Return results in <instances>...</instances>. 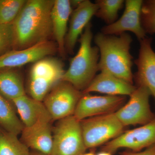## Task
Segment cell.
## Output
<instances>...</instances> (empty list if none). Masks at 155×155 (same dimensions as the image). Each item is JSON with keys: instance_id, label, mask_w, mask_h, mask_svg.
Returning a JSON list of instances; mask_svg holds the SVG:
<instances>
[{"instance_id": "cell-20", "label": "cell", "mask_w": 155, "mask_h": 155, "mask_svg": "<svg viewBox=\"0 0 155 155\" xmlns=\"http://www.w3.org/2000/svg\"><path fill=\"white\" fill-rule=\"evenodd\" d=\"M17 113L12 102L0 94V127L18 136L24 126Z\"/></svg>"}, {"instance_id": "cell-18", "label": "cell", "mask_w": 155, "mask_h": 155, "mask_svg": "<svg viewBox=\"0 0 155 155\" xmlns=\"http://www.w3.org/2000/svg\"><path fill=\"white\" fill-rule=\"evenodd\" d=\"M72 9L69 0H54L51 14L53 35L58 51L63 58L66 55L65 39Z\"/></svg>"}, {"instance_id": "cell-26", "label": "cell", "mask_w": 155, "mask_h": 155, "mask_svg": "<svg viewBox=\"0 0 155 155\" xmlns=\"http://www.w3.org/2000/svg\"><path fill=\"white\" fill-rule=\"evenodd\" d=\"M119 155H155V144L141 151L135 152L127 150L119 153Z\"/></svg>"}, {"instance_id": "cell-19", "label": "cell", "mask_w": 155, "mask_h": 155, "mask_svg": "<svg viewBox=\"0 0 155 155\" xmlns=\"http://www.w3.org/2000/svg\"><path fill=\"white\" fill-rule=\"evenodd\" d=\"M0 94L11 102L26 94L22 76L16 69L0 70Z\"/></svg>"}, {"instance_id": "cell-12", "label": "cell", "mask_w": 155, "mask_h": 155, "mask_svg": "<svg viewBox=\"0 0 155 155\" xmlns=\"http://www.w3.org/2000/svg\"><path fill=\"white\" fill-rule=\"evenodd\" d=\"M143 1L126 0L125 9L120 19L110 25L104 26L101 33L106 35L119 36L125 31H129L135 34L139 41L147 37L141 26L140 11Z\"/></svg>"}, {"instance_id": "cell-27", "label": "cell", "mask_w": 155, "mask_h": 155, "mask_svg": "<svg viewBox=\"0 0 155 155\" xmlns=\"http://www.w3.org/2000/svg\"><path fill=\"white\" fill-rule=\"evenodd\" d=\"M82 1L83 0H72V1H70V5H71L72 8H74V9L76 8L78 6L80 5Z\"/></svg>"}, {"instance_id": "cell-11", "label": "cell", "mask_w": 155, "mask_h": 155, "mask_svg": "<svg viewBox=\"0 0 155 155\" xmlns=\"http://www.w3.org/2000/svg\"><path fill=\"white\" fill-rule=\"evenodd\" d=\"M56 43L48 41L22 50H11L0 56V70L15 69L55 54Z\"/></svg>"}, {"instance_id": "cell-2", "label": "cell", "mask_w": 155, "mask_h": 155, "mask_svg": "<svg viewBox=\"0 0 155 155\" xmlns=\"http://www.w3.org/2000/svg\"><path fill=\"white\" fill-rule=\"evenodd\" d=\"M94 40L100 53L98 71L133 84V57L130 52L132 39L130 35L125 32L116 36L101 32L97 34Z\"/></svg>"}, {"instance_id": "cell-4", "label": "cell", "mask_w": 155, "mask_h": 155, "mask_svg": "<svg viewBox=\"0 0 155 155\" xmlns=\"http://www.w3.org/2000/svg\"><path fill=\"white\" fill-rule=\"evenodd\" d=\"M65 72L64 64L55 58H45L36 61L28 77L30 97L42 102L48 93L62 81Z\"/></svg>"}, {"instance_id": "cell-25", "label": "cell", "mask_w": 155, "mask_h": 155, "mask_svg": "<svg viewBox=\"0 0 155 155\" xmlns=\"http://www.w3.org/2000/svg\"><path fill=\"white\" fill-rule=\"evenodd\" d=\"M14 43L13 23L0 24V56L13 50Z\"/></svg>"}, {"instance_id": "cell-5", "label": "cell", "mask_w": 155, "mask_h": 155, "mask_svg": "<svg viewBox=\"0 0 155 155\" xmlns=\"http://www.w3.org/2000/svg\"><path fill=\"white\" fill-rule=\"evenodd\" d=\"M80 121L84 142L87 149L94 150L116 138L125 130L115 113L94 116Z\"/></svg>"}, {"instance_id": "cell-16", "label": "cell", "mask_w": 155, "mask_h": 155, "mask_svg": "<svg viewBox=\"0 0 155 155\" xmlns=\"http://www.w3.org/2000/svg\"><path fill=\"white\" fill-rule=\"evenodd\" d=\"M12 102L24 127H31L40 122L53 121L43 102L25 94Z\"/></svg>"}, {"instance_id": "cell-1", "label": "cell", "mask_w": 155, "mask_h": 155, "mask_svg": "<svg viewBox=\"0 0 155 155\" xmlns=\"http://www.w3.org/2000/svg\"><path fill=\"white\" fill-rule=\"evenodd\" d=\"M54 0H28L13 22V49L22 50L50 41L53 35L52 9Z\"/></svg>"}, {"instance_id": "cell-24", "label": "cell", "mask_w": 155, "mask_h": 155, "mask_svg": "<svg viewBox=\"0 0 155 155\" xmlns=\"http://www.w3.org/2000/svg\"><path fill=\"white\" fill-rule=\"evenodd\" d=\"M140 22L146 34H155V0L143 1Z\"/></svg>"}, {"instance_id": "cell-15", "label": "cell", "mask_w": 155, "mask_h": 155, "mask_svg": "<svg viewBox=\"0 0 155 155\" xmlns=\"http://www.w3.org/2000/svg\"><path fill=\"white\" fill-rule=\"evenodd\" d=\"M52 122H41L31 127H24L20 140L29 149L51 155L53 146Z\"/></svg>"}, {"instance_id": "cell-7", "label": "cell", "mask_w": 155, "mask_h": 155, "mask_svg": "<svg viewBox=\"0 0 155 155\" xmlns=\"http://www.w3.org/2000/svg\"><path fill=\"white\" fill-rule=\"evenodd\" d=\"M82 92L69 82L61 81L48 93L43 101L53 121L73 116L82 97Z\"/></svg>"}, {"instance_id": "cell-21", "label": "cell", "mask_w": 155, "mask_h": 155, "mask_svg": "<svg viewBox=\"0 0 155 155\" xmlns=\"http://www.w3.org/2000/svg\"><path fill=\"white\" fill-rule=\"evenodd\" d=\"M30 153L17 135L0 127V155H29Z\"/></svg>"}, {"instance_id": "cell-29", "label": "cell", "mask_w": 155, "mask_h": 155, "mask_svg": "<svg viewBox=\"0 0 155 155\" xmlns=\"http://www.w3.org/2000/svg\"><path fill=\"white\" fill-rule=\"evenodd\" d=\"M29 155H48L33 150L32 151L30 152Z\"/></svg>"}, {"instance_id": "cell-23", "label": "cell", "mask_w": 155, "mask_h": 155, "mask_svg": "<svg viewBox=\"0 0 155 155\" xmlns=\"http://www.w3.org/2000/svg\"><path fill=\"white\" fill-rule=\"evenodd\" d=\"M26 2V0H0V24L13 23Z\"/></svg>"}, {"instance_id": "cell-8", "label": "cell", "mask_w": 155, "mask_h": 155, "mask_svg": "<svg viewBox=\"0 0 155 155\" xmlns=\"http://www.w3.org/2000/svg\"><path fill=\"white\" fill-rule=\"evenodd\" d=\"M130 94L129 101L115 114L125 127L129 125H143L155 119V114L150 105V92L147 87H136Z\"/></svg>"}, {"instance_id": "cell-22", "label": "cell", "mask_w": 155, "mask_h": 155, "mask_svg": "<svg viewBox=\"0 0 155 155\" xmlns=\"http://www.w3.org/2000/svg\"><path fill=\"white\" fill-rule=\"evenodd\" d=\"M123 0H97L95 3L97 5V11L95 16L102 19L108 25L117 20L119 11L123 8Z\"/></svg>"}, {"instance_id": "cell-17", "label": "cell", "mask_w": 155, "mask_h": 155, "mask_svg": "<svg viewBox=\"0 0 155 155\" xmlns=\"http://www.w3.org/2000/svg\"><path fill=\"white\" fill-rule=\"evenodd\" d=\"M133 84L109 73L101 72L96 75L89 85L82 92L83 94L92 92L110 96H130L136 89Z\"/></svg>"}, {"instance_id": "cell-3", "label": "cell", "mask_w": 155, "mask_h": 155, "mask_svg": "<svg viewBox=\"0 0 155 155\" xmlns=\"http://www.w3.org/2000/svg\"><path fill=\"white\" fill-rule=\"evenodd\" d=\"M92 26L89 22L81 35L79 49L70 60L69 68L65 71L62 80L81 92L88 87L98 71L99 50L97 46L91 45Z\"/></svg>"}, {"instance_id": "cell-28", "label": "cell", "mask_w": 155, "mask_h": 155, "mask_svg": "<svg viewBox=\"0 0 155 155\" xmlns=\"http://www.w3.org/2000/svg\"><path fill=\"white\" fill-rule=\"evenodd\" d=\"M96 155H113V154L108 152L101 150L99 152L96 153Z\"/></svg>"}, {"instance_id": "cell-14", "label": "cell", "mask_w": 155, "mask_h": 155, "mask_svg": "<svg viewBox=\"0 0 155 155\" xmlns=\"http://www.w3.org/2000/svg\"><path fill=\"white\" fill-rule=\"evenodd\" d=\"M98 8L95 3L89 0H83L76 8L72 10L69 28L65 39L66 51L70 54H74V48L79 36L95 15Z\"/></svg>"}, {"instance_id": "cell-30", "label": "cell", "mask_w": 155, "mask_h": 155, "mask_svg": "<svg viewBox=\"0 0 155 155\" xmlns=\"http://www.w3.org/2000/svg\"><path fill=\"white\" fill-rule=\"evenodd\" d=\"M81 155H96V153H95L94 150H91L90 152L84 153Z\"/></svg>"}, {"instance_id": "cell-10", "label": "cell", "mask_w": 155, "mask_h": 155, "mask_svg": "<svg viewBox=\"0 0 155 155\" xmlns=\"http://www.w3.org/2000/svg\"><path fill=\"white\" fill-rule=\"evenodd\" d=\"M124 96H97L83 94L75 108L73 116L79 121L115 113L125 104Z\"/></svg>"}, {"instance_id": "cell-9", "label": "cell", "mask_w": 155, "mask_h": 155, "mask_svg": "<svg viewBox=\"0 0 155 155\" xmlns=\"http://www.w3.org/2000/svg\"><path fill=\"white\" fill-rule=\"evenodd\" d=\"M154 144L155 119L140 127L125 130L116 138L102 146L101 150L114 155L120 149L125 148L137 152Z\"/></svg>"}, {"instance_id": "cell-13", "label": "cell", "mask_w": 155, "mask_h": 155, "mask_svg": "<svg viewBox=\"0 0 155 155\" xmlns=\"http://www.w3.org/2000/svg\"><path fill=\"white\" fill-rule=\"evenodd\" d=\"M140 41L138 57L134 61L137 71L133 74L136 86L149 90L155 101V52L152 47V38L146 37Z\"/></svg>"}, {"instance_id": "cell-6", "label": "cell", "mask_w": 155, "mask_h": 155, "mask_svg": "<svg viewBox=\"0 0 155 155\" xmlns=\"http://www.w3.org/2000/svg\"><path fill=\"white\" fill-rule=\"evenodd\" d=\"M57 121L53 127L51 155H81L86 152L80 121L73 116Z\"/></svg>"}]
</instances>
